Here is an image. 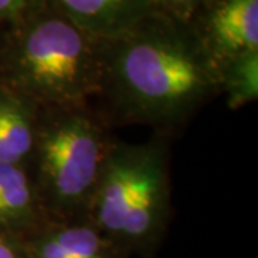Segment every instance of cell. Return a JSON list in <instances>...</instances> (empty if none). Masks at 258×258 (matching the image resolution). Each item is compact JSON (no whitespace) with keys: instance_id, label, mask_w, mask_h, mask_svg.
Masks as SVG:
<instances>
[{"instance_id":"obj_1","label":"cell","mask_w":258,"mask_h":258,"mask_svg":"<svg viewBox=\"0 0 258 258\" xmlns=\"http://www.w3.org/2000/svg\"><path fill=\"white\" fill-rule=\"evenodd\" d=\"M103 78L98 98L109 123L174 128L221 93L218 68L203 43L147 18L119 36L102 40Z\"/></svg>"},{"instance_id":"obj_2","label":"cell","mask_w":258,"mask_h":258,"mask_svg":"<svg viewBox=\"0 0 258 258\" xmlns=\"http://www.w3.org/2000/svg\"><path fill=\"white\" fill-rule=\"evenodd\" d=\"M85 220L131 257L155 255L171 220L169 152L162 134L144 144L113 141Z\"/></svg>"},{"instance_id":"obj_3","label":"cell","mask_w":258,"mask_h":258,"mask_svg":"<svg viewBox=\"0 0 258 258\" xmlns=\"http://www.w3.org/2000/svg\"><path fill=\"white\" fill-rule=\"evenodd\" d=\"M113 141L89 105L39 109L29 168L47 220L86 218Z\"/></svg>"},{"instance_id":"obj_4","label":"cell","mask_w":258,"mask_h":258,"mask_svg":"<svg viewBox=\"0 0 258 258\" xmlns=\"http://www.w3.org/2000/svg\"><path fill=\"white\" fill-rule=\"evenodd\" d=\"M102 78V40L57 10L26 22L3 86L37 108L83 106L99 96Z\"/></svg>"},{"instance_id":"obj_5","label":"cell","mask_w":258,"mask_h":258,"mask_svg":"<svg viewBox=\"0 0 258 258\" xmlns=\"http://www.w3.org/2000/svg\"><path fill=\"white\" fill-rule=\"evenodd\" d=\"M20 241L29 258H132L86 220H47Z\"/></svg>"},{"instance_id":"obj_6","label":"cell","mask_w":258,"mask_h":258,"mask_svg":"<svg viewBox=\"0 0 258 258\" xmlns=\"http://www.w3.org/2000/svg\"><path fill=\"white\" fill-rule=\"evenodd\" d=\"M205 52L215 66L258 50V0H221L207 22Z\"/></svg>"},{"instance_id":"obj_7","label":"cell","mask_w":258,"mask_h":258,"mask_svg":"<svg viewBox=\"0 0 258 258\" xmlns=\"http://www.w3.org/2000/svg\"><path fill=\"white\" fill-rule=\"evenodd\" d=\"M57 10L99 40L128 32L148 18L151 0H53Z\"/></svg>"},{"instance_id":"obj_8","label":"cell","mask_w":258,"mask_h":258,"mask_svg":"<svg viewBox=\"0 0 258 258\" xmlns=\"http://www.w3.org/2000/svg\"><path fill=\"white\" fill-rule=\"evenodd\" d=\"M45 221L29 165L0 164V231L23 238Z\"/></svg>"},{"instance_id":"obj_9","label":"cell","mask_w":258,"mask_h":258,"mask_svg":"<svg viewBox=\"0 0 258 258\" xmlns=\"http://www.w3.org/2000/svg\"><path fill=\"white\" fill-rule=\"evenodd\" d=\"M39 109L26 98L5 86L0 88V164L29 165Z\"/></svg>"},{"instance_id":"obj_10","label":"cell","mask_w":258,"mask_h":258,"mask_svg":"<svg viewBox=\"0 0 258 258\" xmlns=\"http://www.w3.org/2000/svg\"><path fill=\"white\" fill-rule=\"evenodd\" d=\"M220 89L230 109H240L258 98V50L231 59L218 69Z\"/></svg>"},{"instance_id":"obj_11","label":"cell","mask_w":258,"mask_h":258,"mask_svg":"<svg viewBox=\"0 0 258 258\" xmlns=\"http://www.w3.org/2000/svg\"><path fill=\"white\" fill-rule=\"evenodd\" d=\"M0 258H29L26 249L18 237L0 231Z\"/></svg>"},{"instance_id":"obj_12","label":"cell","mask_w":258,"mask_h":258,"mask_svg":"<svg viewBox=\"0 0 258 258\" xmlns=\"http://www.w3.org/2000/svg\"><path fill=\"white\" fill-rule=\"evenodd\" d=\"M32 6V0H0V18H23Z\"/></svg>"},{"instance_id":"obj_13","label":"cell","mask_w":258,"mask_h":258,"mask_svg":"<svg viewBox=\"0 0 258 258\" xmlns=\"http://www.w3.org/2000/svg\"><path fill=\"white\" fill-rule=\"evenodd\" d=\"M161 2H162L165 6H168L169 9H175L186 13L188 10L192 9L198 0H161Z\"/></svg>"}]
</instances>
